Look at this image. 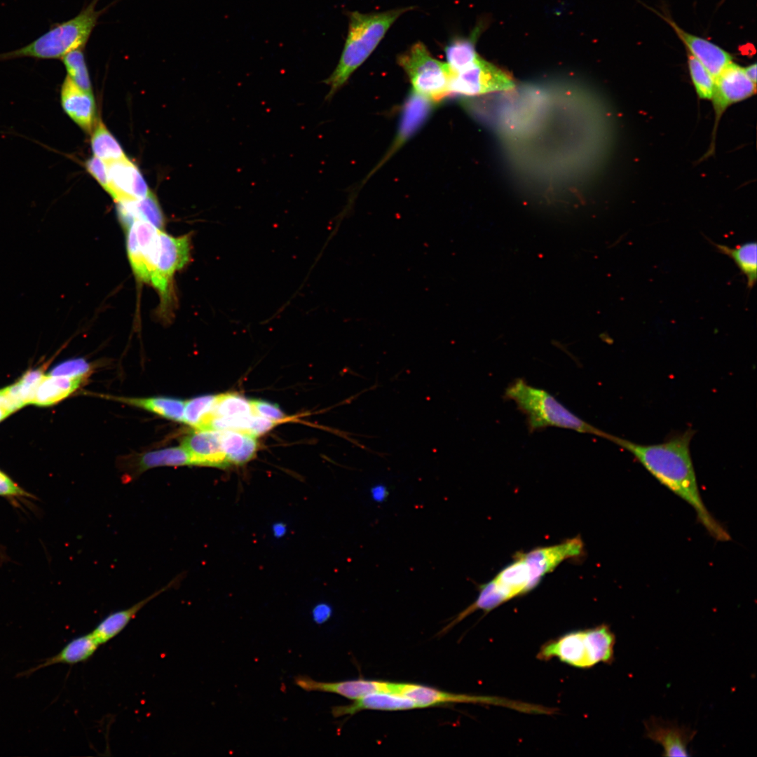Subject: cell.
Here are the masks:
<instances>
[{
  "mask_svg": "<svg viewBox=\"0 0 757 757\" xmlns=\"http://www.w3.org/2000/svg\"><path fill=\"white\" fill-rule=\"evenodd\" d=\"M693 435L694 431L688 429L653 444H638L615 435L611 442L632 453L657 481L687 502L713 538L728 540V533L709 513L699 491L690 450Z\"/></svg>",
  "mask_w": 757,
  "mask_h": 757,
  "instance_id": "1",
  "label": "cell"
},
{
  "mask_svg": "<svg viewBox=\"0 0 757 757\" xmlns=\"http://www.w3.org/2000/svg\"><path fill=\"white\" fill-rule=\"evenodd\" d=\"M414 7L395 8L384 12L349 13L348 29L338 64L323 82L329 87L326 101L346 84L351 74L368 58L387 31L403 13Z\"/></svg>",
  "mask_w": 757,
  "mask_h": 757,
  "instance_id": "2",
  "label": "cell"
},
{
  "mask_svg": "<svg viewBox=\"0 0 757 757\" xmlns=\"http://www.w3.org/2000/svg\"><path fill=\"white\" fill-rule=\"evenodd\" d=\"M505 397L512 400L526 416L530 432L547 427L572 430L611 441L613 435L586 422L571 412L547 391L517 378L505 390Z\"/></svg>",
  "mask_w": 757,
  "mask_h": 757,
  "instance_id": "3",
  "label": "cell"
},
{
  "mask_svg": "<svg viewBox=\"0 0 757 757\" xmlns=\"http://www.w3.org/2000/svg\"><path fill=\"white\" fill-rule=\"evenodd\" d=\"M97 1L92 0L75 17L54 23L46 32L25 46L0 53V61L23 57L62 59L71 51L83 49L100 16L107 9L97 10Z\"/></svg>",
  "mask_w": 757,
  "mask_h": 757,
  "instance_id": "4",
  "label": "cell"
},
{
  "mask_svg": "<svg viewBox=\"0 0 757 757\" xmlns=\"http://www.w3.org/2000/svg\"><path fill=\"white\" fill-rule=\"evenodd\" d=\"M615 637L606 625L571 631L549 640L540 648L537 657L549 661L556 658L569 666L589 669L599 663H611Z\"/></svg>",
  "mask_w": 757,
  "mask_h": 757,
  "instance_id": "5",
  "label": "cell"
},
{
  "mask_svg": "<svg viewBox=\"0 0 757 757\" xmlns=\"http://www.w3.org/2000/svg\"><path fill=\"white\" fill-rule=\"evenodd\" d=\"M414 93L432 103L450 95L451 71L446 63L434 57L424 43L418 41L398 57Z\"/></svg>",
  "mask_w": 757,
  "mask_h": 757,
  "instance_id": "6",
  "label": "cell"
},
{
  "mask_svg": "<svg viewBox=\"0 0 757 757\" xmlns=\"http://www.w3.org/2000/svg\"><path fill=\"white\" fill-rule=\"evenodd\" d=\"M191 234L174 237L161 231V255L150 284L159 294L162 316L172 314L175 298L173 276L191 261Z\"/></svg>",
  "mask_w": 757,
  "mask_h": 757,
  "instance_id": "7",
  "label": "cell"
},
{
  "mask_svg": "<svg viewBox=\"0 0 757 757\" xmlns=\"http://www.w3.org/2000/svg\"><path fill=\"white\" fill-rule=\"evenodd\" d=\"M125 231L132 271L140 281L150 284L161 255V229L148 221L135 220Z\"/></svg>",
  "mask_w": 757,
  "mask_h": 757,
  "instance_id": "8",
  "label": "cell"
},
{
  "mask_svg": "<svg viewBox=\"0 0 757 757\" xmlns=\"http://www.w3.org/2000/svg\"><path fill=\"white\" fill-rule=\"evenodd\" d=\"M397 694L411 698L418 708L451 703H466L499 705L532 714H545L549 711L547 707L497 697L451 693L416 683H400Z\"/></svg>",
  "mask_w": 757,
  "mask_h": 757,
  "instance_id": "9",
  "label": "cell"
},
{
  "mask_svg": "<svg viewBox=\"0 0 757 757\" xmlns=\"http://www.w3.org/2000/svg\"><path fill=\"white\" fill-rule=\"evenodd\" d=\"M514 83L510 74L479 56L463 69L451 72L450 94L474 96L510 90Z\"/></svg>",
  "mask_w": 757,
  "mask_h": 757,
  "instance_id": "10",
  "label": "cell"
},
{
  "mask_svg": "<svg viewBox=\"0 0 757 757\" xmlns=\"http://www.w3.org/2000/svg\"><path fill=\"white\" fill-rule=\"evenodd\" d=\"M756 83L746 76L744 67L732 62L715 79L711 98L717 125L726 109L754 95Z\"/></svg>",
  "mask_w": 757,
  "mask_h": 757,
  "instance_id": "11",
  "label": "cell"
},
{
  "mask_svg": "<svg viewBox=\"0 0 757 757\" xmlns=\"http://www.w3.org/2000/svg\"><path fill=\"white\" fill-rule=\"evenodd\" d=\"M107 165V192L116 203L142 199L151 192L137 166L127 157Z\"/></svg>",
  "mask_w": 757,
  "mask_h": 757,
  "instance_id": "12",
  "label": "cell"
},
{
  "mask_svg": "<svg viewBox=\"0 0 757 757\" xmlns=\"http://www.w3.org/2000/svg\"><path fill=\"white\" fill-rule=\"evenodd\" d=\"M294 683L306 691L332 693L354 700L373 693L397 694L399 685V683L366 679L322 682L305 675L296 676Z\"/></svg>",
  "mask_w": 757,
  "mask_h": 757,
  "instance_id": "13",
  "label": "cell"
},
{
  "mask_svg": "<svg viewBox=\"0 0 757 757\" xmlns=\"http://www.w3.org/2000/svg\"><path fill=\"white\" fill-rule=\"evenodd\" d=\"M582 552L583 543L576 537L560 544L538 547L521 554L528 566L531 584L534 588L545 575L553 571L561 561L578 557Z\"/></svg>",
  "mask_w": 757,
  "mask_h": 757,
  "instance_id": "14",
  "label": "cell"
},
{
  "mask_svg": "<svg viewBox=\"0 0 757 757\" xmlns=\"http://www.w3.org/2000/svg\"><path fill=\"white\" fill-rule=\"evenodd\" d=\"M182 446L189 452L193 465L229 467L221 444V431L198 430L183 440Z\"/></svg>",
  "mask_w": 757,
  "mask_h": 757,
  "instance_id": "15",
  "label": "cell"
},
{
  "mask_svg": "<svg viewBox=\"0 0 757 757\" xmlns=\"http://www.w3.org/2000/svg\"><path fill=\"white\" fill-rule=\"evenodd\" d=\"M679 39L688 49V53L702 64L716 79L732 62L729 53L711 41L690 34L668 19Z\"/></svg>",
  "mask_w": 757,
  "mask_h": 757,
  "instance_id": "16",
  "label": "cell"
},
{
  "mask_svg": "<svg viewBox=\"0 0 757 757\" xmlns=\"http://www.w3.org/2000/svg\"><path fill=\"white\" fill-rule=\"evenodd\" d=\"M60 101L66 114L84 131L91 132L96 114L91 92L82 90L66 76L61 87Z\"/></svg>",
  "mask_w": 757,
  "mask_h": 757,
  "instance_id": "17",
  "label": "cell"
},
{
  "mask_svg": "<svg viewBox=\"0 0 757 757\" xmlns=\"http://www.w3.org/2000/svg\"><path fill=\"white\" fill-rule=\"evenodd\" d=\"M182 579V575H178L163 587L156 591L132 606L109 613L103 618L91 632L95 639L100 646L114 639L126 627L129 622L144 606L161 594L175 587L180 583Z\"/></svg>",
  "mask_w": 757,
  "mask_h": 757,
  "instance_id": "18",
  "label": "cell"
},
{
  "mask_svg": "<svg viewBox=\"0 0 757 757\" xmlns=\"http://www.w3.org/2000/svg\"><path fill=\"white\" fill-rule=\"evenodd\" d=\"M99 646L91 632L81 635L70 640L57 654L41 660L37 665L18 673L16 677H29L36 671L54 664L74 665L84 662L94 655Z\"/></svg>",
  "mask_w": 757,
  "mask_h": 757,
  "instance_id": "19",
  "label": "cell"
},
{
  "mask_svg": "<svg viewBox=\"0 0 757 757\" xmlns=\"http://www.w3.org/2000/svg\"><path fill=\"white\" fill-rule=\"evenodd\" d=\"M645 725L647 737L663 747L664 756H689L687 747L695 736V731L656 719L650 720Z\"/></svg>",
  "mask_w": 757,
  "mask_h": 757,
  "instance_id": "20",
  "label": "cell"
},
{
  "mask_svg": "<svg viewBox=\"0 0 757 757\" xmlns=\"http://www.w3.org/2000/svg\"><path fill=\"white\" fill-rule=\"evenodd\" d=\"M418 708L411 698L396 693H373L366 695L354 702L332 708L334 717L353 715L362 710L400 711Z\"/></svg>",
  "mask_w": 757,
  "mask_h": 757,
  "instance_id": "21",
  "label": "cell"
},
{
  "mask_svg": "<svg viewBox=\"0 0 757 757\" xmlns=\"http://www.w3.org/2000/svg\"><path fill=\"white\" fill-rule=\"evenodd\" d=\"M492 580L503 603L533 589L528 566L521 554Z\"/></svg>",
  "mask_w": 757,
  "mask_h": 757,
  "instance_id": "22",
  "label": "cell"
},
{
  "mask_svg": "<svg viewBox=\"0 0 757 757\" xmlns=\"http://www.w3.org/2000/svg\"><path fill=\"white\" fill-rule=\"evenodd\" d=\"M116 209L124 230L135 220L148 221L160 229L164 225L162 210L151 191L142 199L118 202Z\"/></svg>",
  "mask_w": 757,
  "mask_h": 757,
  "instance_id": "23",
  "label": "cell"
},
{
  "mask_svg": "<svg viewBox=\"0 0 757 757\" xmlns=\"http://www.w3.org/2000/svg\"><path fill=\"white\" fill-rule=\"evenodd\" d=\"M433 104L414 92L411 93L404 104L398 135L388 158L422 125L430 114Z\"/></svg>",
  "mask_w": 757,
  "mask_h": 757,
  "instance_id": "24",
  "label": "cell"
},
{
  "mask_svg": "<svg viewBox=\"0 0 757 757\" xmlns=\"http://www.w3.org/2000/svg\"><path fill=\"white\" fill-rule=\"evenodd\" d=\"M83 380V378L80 377L44 375L36 388L32 404L40 407L56 404L74 392Z\"/></svg>",
  "mask_w": 757,
  "mask_h": 757,
  "instance_id": "25",
  "label": "cell"
},
{
  "mask_svg": "<svg viewBox=\"0 0 757 757\" xmlns=\"http://www.w3.org/2000/svg\"><path fill=\"white\" fill-rule=\"evenodd\" d=\"M193 465L189 452L182 446L149 451L140 456L132 468V476L156 467Z\"/></svg>",
  "mask_w": 757,
  "mask_h": 757,
  "instance_id": "26",
  "label": "cell"
},
{
  "mask_svg": "<svg viewBox=\"0 0 757 757\" xmlns=\"http://www.w3.org/2000/svg\"><path fill=\"white\" fill-rule=\"evenodd\" d=\"M720 253L727 255L736 264L746 278L747 287L752 289L757 280V245L755 241L747 242L735 247L712 243Z\"/></svg>",
  "mask_w": 757,
  "mask_h": 757,
  "instance_id": "27",
  "label": "cell"
},
{
  "mask_svg": "<svg viewBox=\"0 0 757 757\" xmlns=\"http://www.w3.org/2000/svg\"><path fill=\"white\" fill-rule=\"evenodd\" d=\"M116 400L149 411L167 419L182 422L185 402L171 397H116Z\"/></svg>",
  "mask_w": 757,
  "mask_h": 757,
  "instance_id": "28",
  "label": "cell"
},
{
  "mask_svg": "<svg viewBox=\"0 0 757 757\" xmlns=\"http://www.w3.org/2000/svg\"><path fill=\"white\" fill-rule=\"evenodd\" d=\"M477 34L474 32L469 37L454 39L445 47L446 64L451 72L463 69L479 56L475 49Z\"/></svg>",
  "mask_w": 757,
  "mask_h": 757,
  "instance_id": "29",
  "label": "cell"
},
{
  "mask_svg": "<svg viewBox=\"0 0 757 757\" xmlns=\"http://www.w3.org/2000/svg\"><path fill=\"white\" fill-rule=\"evenodd\" d=\"M90 143L94 156L107 163L127 157L119 143L101 120L95 125Z\"/></svg>",
  "mask_w": 757,
  "mask_h": 757,
  "instance_id": "30",
  "label": "cell"
},
{
  "mask_svg": "<svg viewBox=\"0 0 757 757\" xmlns=\"http://www.w3.org/2000/svg\"><path fill=\"white\" fill-rule=\"evenodd\" d=\"M252 414H254V412L251 401L245 397L238 394L231 393L217 395H216V398L210 412L202 420L200 425L209 417L231 416Z\"/></svg>",
  "mask_w": 757,
  "mask_h": 757,
  "instance_id": "31",
  "label": "cell"
},
{
  "mask_svg": "<svg viewBox=\"0 0 757 757\" xmlns=\"http://www.w3.org/2000/svg\"><path fill=\"white\" fill-rule=\"evenodd\" d=\"M83 49L69 52L62 60L67 76L82 90L91 92V82Z\"/></svg>",
  "mask_w": 757,
  "mask_h": 757,
  "instance_id": "32",
  "label": "cell"
},
{
  "mask_svg": "<svg viewBox=\"0 0 757 757\" xmlns=\"http://www.w3.org/2000/svg\"><path fill=\"white\" fill-rule=\"evenodd\" d=\"M43 376V371L39 369L29 371L17 383L6 387V390L21 407L32 404Z\"/></svg>",
  "mask_w": 757,
  "mask_h": 757,
  "instance_id": "33",
  "label": "cell"
},
{
  "mask_svg": "<svg viewBox=\"0 0 757 757\" xmlns=\"http://www.w3.org/2000/svg\"><path fill=\"white\" fill-rule=\"evenodd\" d=\"M688 68L690 79L698 97L702 100H711L715 86L714 76L689 53L688 54Z\"/></svg>",
  "mask_w": 757,
  "mask_h": 757,
  "instance_id": "34",
  "label": "cell"
},
{
  "mask_svg": "<svg viewBox=\"0 0 757 757\" xmlns=\"http://www.w3.org/2000/svg\"><path fill=\"white\" fill-rule=\"evenodd\" d=\"M216 395H206L185 402L183 421L196 429L210 412Z\"/></svg>",
  "mask_w": 757,
  "mask_h": 757,
  "instance_id": "35",
  "label": "cell"
},
{
  "mask_svg": "<svg viewBox=\"0 0 757 757\" xmlns=\"http://www.w3.org/2000/svg\"><path fill=\"white\" fill-rule=\"evenodd\" d=\"M221 444L229 466L233 465V461L241 451L247 437V433L236 430H220Z\"/></svg>",
  "mask_w": 757,
  "mask_h": 757,
  "instance_id": "36",
  "label": "cell"
},
{
  "mask_svg": "<svg viewBox=\"0 0 757 757\" xmlns=\"http://www.w3.org/2000/svg\"><path fill=\"white\" fill-rule=\"evenodd\" d=\"M90 371V365L84 359H73L62 362L49 372L50 375L69 378H83Z\"/></svg>",
  "mask_w": 757,
  "mask_h": 757,
  "instance_id": "37",
  "label": "cell"
},
{
  "mask_svg": "<svg viewBox=\"0 0 757 757\" xmlns=\"http://www.w3.org/2000/svg\"><path fill=\"white\" fill-rule=\"evenodd\" d=\"M254 414L281 423L287 419L279 406L264 400H250Z\"/></svg>",
  "mask_w": 757,
  "mask_h": 757,
  "instance_id": "38",
  "label": "cell"
},
{
  "mask_svg": "<svg viewBox=\"0 0 757 757\" xmlns=\"http://www.w3.org/2000/svg\"><path fill=\"white\" fill-rule=\"evenodd\" d=\"M87 171L97 180L107 191L108 188L107 165L100 158L93 156L85 163Z\"/></svg>",
  "mask_w": 757,
  "mask_h": 757,
  "instance_id": "39",
  "label": "cell"
},
{
  "mask_svg": "<svg viewBox=\"0 0 757 757\" xmlns=\"http://www.w3.org/2000/svg\"><path fill=\"white\" fill-rule=\"evenodd\" d=\"M278 423L280 422L254 414L249 434L257 437L268 432Z\"/></svg>",
  "mask_w": 757,
  "mask_h": 757,
  "instance_id": "40",
  "label": "cell"
},
{
  "mask_svg": "<svg viewBox=\"0 0 757 757\" xmlns=\"http://www.w3.org/2000/svg\"><path fill=\"white\" fill-rule=\"evenodd\" d=\"M331 615V609L327 606H321L314 613V620L321 624L326 622Z\"/></svg>",
  "mask_w": 757,
  "mask_h": 757,
  "instance_id": "41",
  "label": "cell"
},
{
  "mask_svg": "<svg viewBox=\"0 0 757 757\" xmlns=\"http://www.w3.org/2000/svg\"><path fill=\"white\" fill-rule=\"evenodd\" d=\"M371 495L376 501H382L387 496L386 488L382 485H377L371 489Z\"/></svg>",
  "mask_w": 757,
  "mask_h": 757,
  "instance_id": "42",
  "label": "cell"
},
{
  "mask_svg": "<svg viewBox=\"0 0 757 757\" xmlns=\"http://www.w3.org/2000/svg\"><path fill=\"white\" fill-rule=\"evenodd\" d=\"M746 76L753 83H756V64L753 63L744 67Z\"/></svg>",
  "mask_w": 757,
  "mask_h": 757,
  "instance_id": "43",
  "label": "cell"
},
{
  "mask_svg": "<svg viewBox=\"0 0 757 757\" xmlns=\"http://www.w3.org/2000/svg\"><path fill=\"white\" fill-rule=\"evenodd\" d=\"M11 413L0 407V422L9 416Z\"/></svg>",
  "mask_w": 757,
  "mask_h": 757,
  "instance_id": "44",
  "label": "cell"
}]
</instances>
